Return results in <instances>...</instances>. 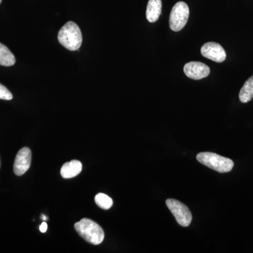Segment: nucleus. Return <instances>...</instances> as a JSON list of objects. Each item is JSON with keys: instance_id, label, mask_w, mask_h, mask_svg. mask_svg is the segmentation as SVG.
Masks as SVG:
<instances>
[{"instance_id": "obj_15", "label": "nucleus", "mask_w": 253, "mask_h": 253, "mask_svg": "<svg viewBox=\"0 0 253 253\" xmlns=\"http://www.w3.org/2000/svg\"><path fill=\"white\" fill-rule=\"evenodd\" d=\"M40 230H41L42 233H45L46 230H47V224H46L45 221H43L41 225L40 226Z\"/></svg>"}, {"instance_id": "obj_11", "label": "nucleus", "mask_w": 253, "mask_h": 253, "mask_svg": "<svg viewBox=\"0 0 253 253\" xmlns=\"http://www.w3.org/2000/svg\"><path fill=\"white\" fill-rule=\"evenodd\" d=\"M253 98V76L248 79L244 83L239 93V99L241 102L246 104L249 102Z\"/></svg>"}, {"instance_id": "obj_3", "label": "nucleus", "mask_w": 253, "mask_h": 253, "mask_svg": "<svg viewBox=\"0 0 253 253\" xmlns=\"http://www.w3.org/2000/svg\"><path fill=\"white\" fill-rule=\"evenodd\" d=\"M196 158L201 164L220 173L230 172L234 166V162L229 158L223 157L214 153H200Z\"/></svg>"}, {"instance_id": "obj_17", "label": "nucleus", "mask_w": 253, "mask_h": 253, "mask_svg": "<svg viewBox=\"0 0 253 253\" xmlns=\"http://www.w3.org/2000/svg\"><path fill=\"white\" fill-rule=\"evenodd\" d=\"M1 0H0V4H1Z\"/></svg>"}, {"instance_id": "obj_6", "label": "nucleus", "mask_w": 253, "mask_h": 253, "mask_svg": "<svg viewBox=\"0 0 253 253\" xmlns=\"http://www.w3.org/2000/svg\"><path fill=\"white\" fill-rule=\"evenodd\" d=\"M201 54L204 57L216 63L223 62L226 58V51L224 48L214 42H210L204 44L201 47Z\"/></svg>"}, {"instance_id": "obj_9", "label": "nucleus", "mask_w": 253, "mask_h": 253, "mask_svg": "<svg viewBox=\"0 0 253 253\" xmlns=\"http://www.w3.org/2000/svg\"><path fill=\"white\" fill-rule=\"evenodd\" d=\"M83 169V165L77 160L65 163L61 167V174L64 179H71L78 176Z\"/></svg>"}, {"instance_id": "obj_7", "label": "nucleus", "mask_w": 253, "mask_h": 253, "mask_svg": "<svg viewBox=\"0 0 253 253\" xmlns=\"http://www.w3.org/2000/svg\"><path fill=\"white\" fill-rule=\"evenodd\" d=\"M32 153L29 148L24 147L18 151L15 158L14 172L17 176H22L31 167Z\"/></svg>"}, {"instance_id": "obj_14", "label": "nucleus", "mask_w": 253, "mask_h": 253, "mask_svg": "<svg viewBox=\"0 0 253 253\" xmlns=\"http://www.w3.org/2000/svg\"><path fill=\"white\" fill-rule=\"evenodd\" d=\"M13 99V95L10 92L9 89L2 85V84H0V99L3 100H7V101H9V100H11Z\"/></svg>"}, {"instance_id": "obj_13", "label": "nucleus", "mask_w": 253, "mask_h": 253, "mask_svg": "<svg viewBox=\"0 0 253 253\" xmlns=\"http://www.w3.org/2000/svg\"><path fill=\"white\" fill-rule=\"evenodd\" d=\"M95 203L99 206V208L104 210H109L112 207L113 200L110 198L107 195L99 193L96 194L94 198Z\"/></svg>"}, {"instance_id": "obj_12", "label": "nucleus", "mask_w": 253, "mask_h": 253, "mask_svg": "<svg viewBox=\"0 0 253 253\" xmlns=\"http://www.w3.org/2000/svg\"><path fill=\"white\" fill-rule=\"evenodd\" d=\"M16 63L14 55L4 44L0 43V65L3 66H12Z\"/></svg>"}, {"instance_id": "obj_8", "label": "nucleus", "mask_w": 253, "mask_h": 253, "mask_svg": "<svg viewBox=\"0 0 253 253\" xmlns=\"http://www.w3.org/2000/svg\"><path fill=\"white\" fill-rule=\"evenodd\" d=\"M184 72L188 78L198 81L208 77L211 73V70L204 63L191 61L186 63L184 67Z\"/></svg>"}, {"instance_id": "obj_4", "label": "nucleus", "mask_w": 253, "mask_h": 253, "mask_svg": "<svg viewBox=\"0 0 253 253\" xmlns=\"http://www.w3.org/2000/svg\"><path fill=\"white\" fill-rule=\"evenodd\" d=\"M189 17V8L184 1L174 5L169 16V27L174 32L180 31L186 26Z\"/></svg>"}, {"instance_id": "obj_1", "label": "nucleus", "mask_w": 253, "mask_h": 253, "mask_svg": "<svg viewBox=\"0 0 253 253\" xmlns=\"http://www.w3.org/2000/svg\"><path fill=\"white\" fill-rule=\"evenodd\" d=\"M60 44L70 51H77L83 43V36L79 26L73 21L66 23L58 34Z\"/></svg>"}, {"instance_id": "obj_16", "label": "nucleus", "mask_w": 253, "mask_h": 253, "mask_svg": "<svg viewBox=\"0 0 253 253\" xmlns=\"http://www.w3.org/2000/svg\"><path fill=\"white\" fill-rule=\"evenodd\" d=\"M42 219H44V220H46V219H47V218H46L45 216L42 215Z\"/></svg>"}, {"instance_id": "obj_10", "label": "nucleus", "mask_w": 253, "mask_h": 253, "mask_svg": "<svg viewBox=\"0 0 253 253\" xmlns=\"http://www.w3.org/2000/svg\"><path fill=\"white\" fill-rule=\"evenodd\" d=\"M162 11V1L161 0H149L146 9V18L150 23L158 21Z\"/></svg>"}, {"instance_id": "obj_2", "label": "nucleus", "mask_w": 253, "mask_h": 253, "mask_svg": "<svg viewBox=\"0 0 253 253\" xmlns=\"http://www.w3.org/2000/svg\"><path fill=\"white\" fill-rule=\"evenodd\" d=\"M75 229L80 236L88 243L99 245L104 239V232L101 226L89 219H81L75 224Z\"/></svg>"}, {"instance_id": "obj_5", "label": "nucleus", "mask_w": 253, "mask_h": 253, "mask_svg": "<svg viewBox=\"0 0 253 253\" xmlns=\"http://www.w3.org/2000/svg\"><path fill=\"white\" fill-rule=\"evenodd\" d=\"M166 205L175 217L178 224L184 227L190 225L192 221V214L187 206L175 199H168Z\"/></svg>"}]
</instances>
